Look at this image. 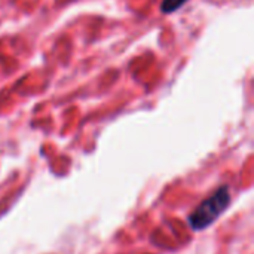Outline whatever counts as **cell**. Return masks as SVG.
Masks as SVG:
<instances>
[{
	"label": "cell",
	"instance_id": "6da1fadb",
	"mask_svg": "<svg viewBox=\"0 0 254 254\" xmlns=\"http://www.w3.org/2000/svg\"><path fill=\"white\" fill-rule=\"evenodd\" d=\"M231 193L228 186L219 188L213 195L204 199L189 216L188 222L195 232H201L211 226L229 207Z\"/></svg>",
	"mask_w": 254,
	"mask_h": 254
},
{
	"label": "cell",
	"instance_id": "7a4b0ae2",
	"mask_svg": "<svg viewBox=\"0 0 254 254\" xmlns=\"http://www.w3.org/2000/svg\"><path fill=\"white\" fill-rule=\"evenodd\" d=\"M188 0H164L162 4H161V10L164 13H171V12H176L179 7H182Z\"/></svg>",
	"mask_w": 254,
	"mask_h": 254
}]
</instances>
